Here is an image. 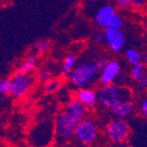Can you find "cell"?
Wrapping results in <instances>:
<instances>
[{
	"label": "cell",
	"mask_w": 147,
	"mask_h": 147,
	"mask_svg": "<svg viewBox=\"0 0 147 147\" xmlns=\"http://www.w3.org/2000/svg\"><path fill=\"white\" fill-rule=\"evenodd\" d=\"M54 141V120L47 115L40 116L28 132V147H51Z\"/></svg>",
	"instance_id": "cell-1"
},
{
	"label": "cell",
	"mask_w": 147,
	"mask_h": 147,
	"mask_svg": "<svg viewBox=\"0 0 147 147\" xmlns=\"http://www.w3.org/2000/svg\"><path fill=\"white\" fill-rule=\"evenodd\" d=\"M99 69L95 61H86L76 64L68 74V84L75 90L91 88L98 80Z\"/></svg>",
	"instance_id": "cell-2"
},
{
	"label": "cell",
	"mask_w": 147,
	"mask_h": 147,
	"mask_svg": "<svg viewBox=\"0 0 147 147\" xmlns=\"http://www.w3.org/2000/svg\"><path fill=\"white\" fill-rule=\"evenodd\" d=\"M55 140L59 145H65L74 139L77 121L66 111L62 109L57 113L54 119Z\"/></svg>",
	"instance_id": "cell-3"
},
{
	"label": "cell",
	"mask_w": 147,
	"mask_h": 147,
	"mask_svg": "<svg viewBox=\"0 0 147 147\" xmlns=\"http://www.w3.org/2000/svg\"><path fill=\"white\" fill-rule=\"evenodd\" d=\"M127 96H133V92L127 86L121 88L115 84H109L100 86L97 90V100L101 107L109 109L119 99Z\"/></svg>",
	"instance_id": "cell-4"
},
{
	"label": "cell",
	"mask_w": 147,
	"mask_h": 147,
	"mask_svg": "<svg viewBox=\"0 0 147 147\" xmlns=\"http://www.w3.org/2000/svg\"><path fill=\"white\" fill-rule=\"evenodd\" d=\"M104 133L107 140L112 144L127 143L131 137V127L125 118L114 117L105 125Z\"/></svg>",
	"instance_id": "cell-5"
},
{
	"label": "cell",
	"mask_w": 147,
	"mask_h": 147,
	"mask_svg": "<svg viewBox=\"0 0 147 147\" xmlns=\"http://www.w3.org/2000/svg\"><path fill=\"white\" fill-rule=\"evenodd\" d=\"M99 135V125L95 119L86 117L76 125L74 138L84 145H92L96 142Z\"/></svg>",
	"instance_id": "cell-6"
},
{
	"label": "cell",
	"mask_w": 147,
	"mask_h": 147,
	"mask_svg": "<svg viewBox=\"0 0 147 147\" xmlns=\"http://www.w3.org/2000/svg\"><path fill=\"white\" fill-rule=\"evenodd\" d=\"M10 95L12 98L21 99L27 95L35 84V76L33 73H15L9 78Z\"/></svg>",
	"instance_id": "cell-7"
},
{
	"label": "cell",
	"mask_w": 147,
	"mask_h": 147,
	"mask_svg": "<svg viewBox=\"0 0 147 147\" xmlns=\"http://www.w3.org/2000/svg\"><path fill=\"white\" fill-rule=\"evenodd\" d=\"M105 44L113 54H119L123 52L127 42V36L123 30H116L112 28L104 29Z\"/></svg>",
	"instance_id": "cell-8"
},
{
	"label": "cell",
	"mask_w": 147,
	"mask_h": 147,
	"mask_svg": "<svg viewBox=\"0 0 147 147\" xmlns=\"http://www.w3.org/2000/svg\"><path fill=\"white\" fill-rule=\"evenodd\" d=\"M117 13L116 7L111 3H105L99 6L94 16V23L97 27L107 29L110 26L113 18Z\"/></svg>",
	"instance_id": "cell-9"
},
{
	"label": "cell",
	"mask_w": 147,
	"mask_h": 147,
	"mask_svg": "<svg viewBox=\"0 0 147 147\" xmlns=\"http://www.w3.org/2000/svg\"><path fill=\"white\" fill-rule=\"evenodd\" d=\"M135 109L136 103L133 96H127V97H123V98L119 99L114 105H112L109 108V111L114 117L127 119L135 112Z\"/></svg>",
	"instance_id": "cell-10"
},
{
	"label": "cell",
	"mask_w": 147,
	"mask_h": 147,
	"mask_svg": "<svg viewBox=\"0 0 147 147\" xmlns=\"http://www.w3.org/2000/svg\"><path fill=\"white\" fill-rule=\"evenodd\" d=\"M120 72H121V64H120V62L116 59L108 60L107 64L99 72L98 81L100 86L113 84L116 76Z\"/></svg>",
	"instance_id": "cell-11"
},
{
	"label": "cell",
	"mask_w": 147,
	"mask_h": 147,
	"mask_svg": "<svg viewBox=\"0 0 147 147\" xmlns=\"http://www.w3.org/2000/svg\"><path fill=\"white\" fill-rule=\"evenodd\" d=\"M64 110L66 111L72 118H74L77 123L80 121V120H82L84 118H86V114H88V109H86L84 106V104L80 103L75 97L69 99V100L67 101L66 106L64 108Z\"/></svg>",
	"instance_id": "cell-12"
},
{
	"label": "cell",
	"mask_w": 147,
	"mask_h": 147,
	"mask_svg": "<svg viewBox=\"0 0 147 147\" xmlns=\"http://www.w3.org/2000/svg\"><path fill=\"white\" fill-rule=\"evenodd\" d=\"M74 97L80 103L84 104V106L88 110L94 109L95 106L97 105V103H98V100H97V91H96L95 88H92V86L91 88L77 90Z\"/></svg>",
	"instance_id": "cell-13"
},
{
	"label": "cell",
	"mask_w": 147,
	"mask_h": 147,
	"mask_svg": "<svg viewBox=\"0 0 147 147\" xmlns=\"http://www.w3.org/2000/svg\"><path fill=\"white\" fill-rule=\"evenodd\" d=\"M38 62H39V55L35 52L31 53L19 65V67L16 70V73H32V71L35 70V68L38 65Z\"/></svg>",
	"instance_id": "cell-14"
},
{
	"label": "cell",
	"mask_w": 147,
	"mask_h": 147,
	"mask_svg": "<svg viewBox=\"0 0 147 147\" xmlns=\"http://www.w3.org/2000/svg\"><path fill=\"white\" fill-rule=\"evenodd\" d=\"M76 64H77V58L75 55L71 54L65 57L60 68L61 76H68V74L72 71V69L76 66Z\"/></svg>",
	"instance_id": "cell-15"
},
{
	"label": "cell",
	"mask_w": 147,
	"mask_h": 147,
	"mask_svg": "<svg viewBox=\"0 0 147 147\" xmlns=\"http://www.w3.org/2000/svg\"><path fill=\"white\" fill-rule=\"evenodd\" d=\"M125 57L127 62L132 67L143 62V55L140 52H138L136 49H133V47H129V49H125Z\"/></svg>",
	"instance_id": "cell-16"
},
{
	"label": "cell",
	"mask_w": 147,
	"mask_h": 147,
	"mask_svg": "<svg viewBox=\"0 0 147 147\" xmlns=\"http://www.w3.org/2000/svg\"><path fill=\"white\" fill-rule=\"evenodd\" d=\"M61 79L57 78V77H53V78L49 79V80L43 82V91L47 94H55L59 91L61 88Z\"/></svg>",
	"instance_id": "cell-17"
},
{
	"label": "cell",
	"mask_w": 147,
	"mask_h": 147,
	"mask_svg": "<svg viewBox=\"0 0 147 147\" xmlns=\"http://www.w3.org/2000/svg\"><path fill=\"white\" fill-rule=\"evenodd\" d=\"M147 72V67L144 63H140L138 65H135V66H133L131 68V71H130V77L132 80L134 81H137L138 79H140L144 75L145 73Z\"/></svg>",
	"instance_id": "cell-18"
},
{
	"label": "cell",
	"mask_w": 147,
	"mask_h": 147,
	"mask_svg": "<svg viewBox=\"0 0 147 147\" xmlns=\"http://www.w3.org/2000/svg\"><path fill=\"white\" fill-rule=\"evenodd\" d=\"M52 41L49 39H40L34 44V52L38 55L45 54L52 49Z\"/></svg>",
	"instance_id": "cell-19"
},
{
	"label": "cell",
	"mask_w": 147,
	"mask_h": 147,
	"mask_svg": "<svg viewBox=\"0 0 147 147\" xmlns=\"http://www.w3.org/2000/svg\"><path fill=\"white\" fill-rule=\"evenodd\" d=\"M38 79L42 82L49 80V79L55 77V69L52 66H44L38 72V75H37Z\"/></svg>",
	"instance_id": "cell-20"
},
{
	"label": "cell",
	"mask_w": 147,
	"mask_h": 147,
	"mask_svg": "<svg viewBox=\"0 0 147 147\" xmlns=\"http://www.w3.org/2000/svg\"><path fill=\"white\" fill-rule=\"evenodd\" d=\"M10 80L8 77H2L0 78V94L3 96H9L10 95Z\"/></svg>",
	"instance_id": "cell-21"
},
{
	"label": "cell",
	"mask_w": 147,
	"mask_h": 147,
	"mask_svg": "<svg viewBox=\"0 0 147 147\" xmlns=\"http://www.w3.org/2000/svg\"><path fill=\"white\" fill-rule=\"evenodd\" d=\"M130 79H131V77L129 74L120 72V73L116 76V78L113 84H115L116 86H121V88H125V86H127V84L130 82Z\"/></svg>",
	"instance_id": "cell-22"
},
{
	"label": "cell",
	"mask_w": 147,
	"mask_h": 147,
	"mask_svg": "<svg viewBox=\"0 0 147 147\" xmlns=\"http://www.w3.org/2000/svg\"><path fill=\"white\" fill-rule=\"evenodd\" d=\"M123 26H125V21H123V17L118 13H116L115 17L113 18L112 22H111L109 28H112V29H116V30H123Z\"/></svg>",
	"instance_id": "cell-23"
},
{
	"label": "cell",
	"mask_w": 147,
	"mask_h": 147,
	"mask_svg": "<svg viewBox=\"0 0 147 147\" xmlns=\"http://www.w3.org/2000/svg\"><path fill=\"white\" fill-rule=\"evenodd\" d=\"M135 86L139 92L147 91V72L140 79L135 81Z\"/></svg>",
	"instance_id": "cell-24"
},
{
	"label": "cell",
	"mask_w": 147,
	"mask_h": 147,
	"mask_svg": "<svg viewBox=\"0 0 147 147\" xmlns=\"http://www.w3.org/2000/svg\"><path fill=\"white\" fill-rule=\"evenodd\" d=\"M117 7L121 9H130L132 7V1L131 0H115Z\"/></svg>",
	"instance_id": "cell-25"
},
{
	"label": "cell",
	"mask_w": 147,
	"mask_h": 147,
	"mask_svg": "<svg viewBox=\"0 0 147 147\" xmlns=\"http://www.w3.org/2000/svg\"><path fill=\"white\" fill-rule=\"evenodd\" d=\"M107 62H108V59L105 56H101V57H99V58L96 59L95 63H96V65H97V67H98L99 72H100L101 70H102V68H103L106 64H107Z\"/></svg>",
	"instance_id": "cell-26"
},
{
	"label": "cell",
	"mask_w": 147,
	"mask_h": 147,
	"mask_svg": "<svg viewBox=\"0 0 147 147\" xmlns=\"http://www.w3.org/2000/svg\"><path fill=\"white\" fill-rule=\"evenodd\" d=\"M95 40L96 44L98 45H102V44H105V35H104V32H99L95 35Z\"/></svg>",
	"instance_id": "cell-27"
},
{
	"label": "cell",
	"mask_w": 147,
	"mask_h": 147,
	"mask_svg": "<svg viewBox=\"0 0 147 147\" xmlns=\"http://www.w3.org/2000/svg\"><path fill=\"white\" fill-rule=\"evenodd\" d=\"M140 111L142 115L147 119V97H145L141 102H140Z\"/></svg>",
	"instance_id": "cell-28"
},
{
	"label": "cell",
	"mask_w": 147,
	"mask_h": 147,
	"mask_svg": "<svg viewBox=\"0 0 147 147\" xmlns=\"http://www.w3.org/2000/svg\"><path fill=\"white\" fill-rule=\"evenodd\" d=\"M131 1H132V6H135L138 8L144 7L147 3V0H131Z\"/></svg>",
	"instance_id": "cell-29"
},
{
	"label": "cell",
	"mask_w": 147,
	"mask_h": 147,
	"mask_svg": "<svg viewBox=\"0 0 147 147\" xmlns=\"http://www.w3.org/2000/svg\"><path fill=\"white\" fill-rule=\"evenodd\" d=\"M114 147H130V145L127 143H120V144H116Z\"/></svg>",
	"instance_id": "cell-30"
},
{
	"label": "cell",
	"mask_w": 147,
	"mask_h": 147,
	"mask_svg": "<svg viewBox=\"0 0 147 147\" xmlns=\"http://www.w3.org/2000/svg\"><path fill=\"white\" fill-rule=\"evenodd\" d=\"M143 63H144L147 67V51L145 52V54L143 55Z\"/></svg>",
	"instance_id": "cell-31"
},
{
	"label": "cell",
	"mask_w": 147,
	"mask_h": 147,
	"mask_svg": "<svg viewBox=\"0 0 147 147\" xmlns=\"http://www.w3.org/2000/svg\"><path fill=\"white\" fill-rule=\"evenodd\" d=\"M2 104H3V95L0 94V107L2 106Z\"/></svg>",
	"instance_id": "cell-32"
},
{
	"label": "cell",
	"mask_w": 147,
	"mask_h": 147,
	"mask_svg": "<svg viewBox=\"0 0 147 147\" xmlns=\"http://www.w3.org/2000/svg\"><path fill=\"white\" fill-rule=\"evenodd\" d=\"M86 1H88V2H98L100 0H86Z\"/></svg>",
	"instance_id": "cell-33"
},
{
	"label": "cell",
	"mask_w": 147,
	"mask_h": 147,
	"mask_svg": "<svg viewBox=\"0 0 147 147\" xmlns=\"http://www.w3.org/2000/svg\"><path fill=\"white\" fill-rule=\"evenodd\" d=\"M144 30H145V32H146V34H147V22L145 23V25H144Z\"/></svg>",
	"instance_id": "cell-34"
},
{
	"label": "cell",
	"mask_w": 147,
	"mask_h": 147,
	"mask_svg": "<svg viewBox=\"0 0 147 147\" xmlns=\"http://www.w3.org/2000/svg\"><path fill=\"white\" fill-rule=\"evenodd\" d=\"M100 147H110V146H108V145H102V146H100Z\"/></svg>",
	"instance_id": "cell-35"
},
{
	"label": "cell",
	"mask_w": 147,
	"mask_h": 147,
	"mask_svg": "<svg viewBox=\"0 0 147 147\" xmlns=\"http://www.w3.org/2000/svg\"><path fill=\"white\" fill-rule=\"evenodd\" d=\"M56 147H65L64 145H58V146H56Z\"/></svg>",
	"instance_id": "cell-36"
}]
</instances>
